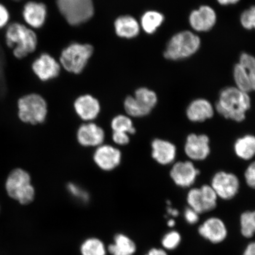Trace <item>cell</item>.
<instances>
[{"label":"cell","mask_w":255,"mask_h":255,"mask_svg":"<svg viewBox=\"0 0 255 255\" xmlns=\"http://www.w3.org/2000/svg\"><path fill=\"white\" fill-rule=\"evenodd\" d=\"M201 237L213 244H219L228 238V230L224 222L218 217H210L199 226Z\"/></svg>","instance_id":"obj_11"},{"label":"cell","mask_w":255,"mask_h":255,"mask_svg":"<svg viewBox=\"0 0 255 255\" xmlns=\"http://www.w3.org/2000/svg\"><path fill=\"white\" fill-rule=\"evenodd\" d=\"M111 127L114 132H126L131 134L135 132L132 121L128 117L124 116L115 117L112 121Z\"/></svg>","instance_id":"obj_29"},{"label":"cell","mask_w":255,"mask_h":255,"mask_svg":"<svg viewBox=\"0 0 255 255\" xmlns=\"http://www.w3.org/2000/svg\"><path fill=\"white\" fill-rule=\"evenodd\" d=\"M210 140L206 135L191 133L187 136L184 149L186 155L193 160H204L210 152Z\"/></svg>","instance_id":"obj_12"},{"label":"cell","mask_w":255,"mask_h":255,"mask_svg":"<svg viewBox=\"0 0 255 255\" xmlns=\"http://www.w3.org/2000/svg\"><path fill=\"white\" fill-rule=\"evenodd\" d=\"M32 69L41 81H47L59 75L60 68L56 60L47 53H43L32 64Z\"/></svg>","instance_id":"obj_14"},{"label":"cell","mask_w":255,"mask_h":255,"mask_svg":"<svg viewBox=\"0 0 255 255\" xmlns=\"http://www.w3.org/2000/svg\"><path fill=\"white\" fill-rule=\"evenodd\" d=\"M240 0H218L219 4L222 5L235 4Z\"/></svg>","instance_id":"obj_40"},{"label":"cell","mask_w":255,"mask_h":255,"mask_svg":"<svg viewBox=\"0 0 255 255\" xmlns=\"http://www.w3.org/2000/svg\"><path fill=\"white\" fill-rule=\"evenodd\" d=\"M189 21L194 30L197 31H209L216 23V12L209 6L203 5L199 9L191 12Z\"/></svg>","instance_id":"obj_15"},{"label":"cell","mask_w":255,"mask_h":255,"mask_svg":"<svg viewBox=\"0 0 255 255\" xmlns=\"http://www.w3.org/2000/svg\"><path fill=\"white\" fill-rule=\"evenodd\" d=\"M10 14L7 7L0 3V29L4 28L8 23Z\"/></svg>","instance_id":"obj_36"},{"label":"cell","mask_w":255,"mask_h":255,"mask_svg":"<svg viewBox=\"0 0 255 255\" xmlns=\"http://www.w3.org/2000/svg\"><path fill=\"white\" fill-rule=\"evenodd\" d=\"M218 197L212 186L204 185L190 190L187 194V201L189 207L200 215L215 209Z\"/></svg>","instance_id":"obj_9"},{"label":"cell","mask_w":255,"mask_h":255,"mask_svg":"<svg viewBox=\"0 0 255 255\" xmlns=\"http://www.w3.org/2000/svg\"><path fill=\"white\" fill-rule=\"evenodd\" d=\"M22 14L25 23L31 27L40 28L46 20V6L42 2L28 1L24 4Z\"/></svg>","instance_id":"obj_16"},{"label":"cell","mask_w":255,"mask_h":255,"mask_svg":"<svg viewBox=\"0 0 255 255\" xmlns=\"http://www.w3.org/2000/svg\"><path fill=\"white\" fill-rule=\"evenodd\" d=\"M167 225L170 228H173L175 225V221L174 219H170L167 222Z\"/></svg>","instance_id":"obj_42"},{"label":"cell","mask_w":255,"mask_h":255,"mask_svg":"<svg viewBox=\"0 0 255 255\" xmlns=\"http://www.w3.org/2000/svg\"><path fill=\"white\" fill-rule=\"evenodd\" d=\"M234 150L238 157L249 160L255 156V136L247 135L236 141Z\"/></svg>","instance_id":"obj_24"},{"label":"cell","mask_w":255,"mask_h":255,"mask_svg":"<svg viewBox=\"0 0 255 255\" xmlns=\"http://www.w3.org/2000/svg\"><path fill=\"white\" fill-rule=\"evenodd\" d=\"M115 27L118 36L128 39L136 36L139 31L138 22L134 18L128 15L117 18L115 23Z\"/></svg>","instance_id":"obj_23"},{"label":"cell","mask_w":255,"mask_h":255,"mask_svg":"<svg viewBox=\"0 0 255 255\" xmlns=\"http://www.w3.org/2000/svg\"><path fill=\"white\" fill-rule=\"evenodd\" d=\"M199 214L190 207H187L184 211V219L190 225H195L199 221Z\"/></svg>","instance_id":"obj_35"},{"label":"cell","mask_w":255,"mask_h":255,"mask_svg":"<svg viewBox=\"0 0 255 255\" xmlns=\"http://www.w3.org/2000/svg\"><path fill=\"white\" fill-rule=\"evenodd\" d=\"M145 255H168L167 251L163 248H151Z\"/></svg>","instance_id":"obj_39"},{"label":"cell","mask_w":255,"mask_h":255,"mask_svg":"<svg viewBox=\"0 0 255 255\" xmlns=\"http://www.w3.org/2000/svg\"><path fill=\"white\" fill-rule=\"evenodd\" d=\"M167 211L169 214L173 217H177L179 214L177 209H173L171 207H168Z\"/></svg>","instance_id":"obj_41"},{"label":"cell","mask_w":255,"mask_h":255,"mask_svg":"<svg viewBox=\"0 0 255 255\" xmlns=\"http://www.w3.org/2000/svg\"><path fill=\"white\" fill-rule=\"evenodd\" d=\"M164 16L157 11H148L142 16L143 29L148 34L154 33L164 21Z\"/></svg>","instance_id":"obj_26"},{"label":"cell","mask_w":255,"mask_h":255,"mask_svg":"<svg viewBox=\"0 0 255 255\" xmlns=\"http://www.w3.org/2000/svg\"><path fill=\"white\" fill-rule=\"evenodd\" d=\"M107 251L104 242L94 237L86 239L80 248L81 255H107Z\"/></svg>","instance_id":"obj_25"},{"label":"cell","mask_w":255,"mask_h":255,"mask_svg":"<svg viewBox=\"0 0 255 255\" xmlns=\"http://www.w3.org/2000/svg\"><path fill=\"white\" fill-rule=\"evenodd\" d=\"M68 189L72 195L84 202H88L89 195L87 192L74 184H69Z\"/></svg>","instance_id":"obj_33"},{"label":"cell","mask_w":255,"mask_h":255,"mask_svg":"<svg viewBox=\"0 0 255 255\" xmlns=\"http://www.w3.org/2000/svg\"><path fill=\"white\" fill-rule=\"evenodd\" d=\"M157 103V95L146 88L136 90L135 97H128L124 103L127 113L133 117H142L151 113Z\"/></svg>","instance_id":"obj_8"},{"label":"cell","mask_w":255,"mask_h":255,"mask_svg":"<svg viewBox=\"0 0 255 255\" xmlns=\"http://www.w3.org/2000/svg\"><path fill=\"white\" fill-rule=\"evenodd\" d=\"M75 109L81 119L91 121L95 119L100 114V105L91 95H84L75 101Z\"/></svg>","instance_id":"obj_21"},{"label":"cell","mask_w":255,"mask_h":255,"mask_svg":"<svg viewBox=\"0 0 255 255\" xmlns=\"http://www.w3.org/2000/svg\"><path fill=\"white\" fill-rule=\"evenodd\" d=\"M6 57L4 49L0 43V97L7 91L5 78Z\"/></svg>","instance_id":"obj_31"},{"label":"cell","mask_w":255,"mask_h":255,"mask_svg":"<svg viewBox=\"0 0 255 255\" xmlns=\"http://www.w3.org/2000/svg\"><path fill=\"white\" fill-rule=\"evenodd\" d=\"M176 146L173 143L161 139H155L152 142V156L159 164H171L176 157Z\"/></svg>","instance_id":"obj_19"},{"label":"cell","mask_w":255,"mask_h":255,"mask_svg":"<svg viewBox=\"0 0 255 255\" xmlns=\"http://www.w3.org/2000/svg\"><path fill=\"white\" fill-rule=\"evenodd\" d=\"M239 63L243 68L245 76L250 81L252 90L255 91V57L248 53H242Z\"/></svg>","instance_id":"obj_28"},{"label":"cell","mask_w":255,"mask_h":255,"mask_svg":"<svg viewBox=\"0 0 255 255\" xmlns=\"http://www.w3.org/2000/svg\"><path fill=\"white\" fill-rule=\"evenodd\" d=\"M242 255H255V241L251 242L247 245Z\"/></svg>","instance_id":"obj_38"},{"label":"cell","mask_w":255,"mask_h":255,"mask_svg":"<svg viewBox=\"0 0 255 255\" xmlns=\"http://www.w3.org/2000/svg\"><path fill=\"white\" fill-rule=\"evenodd\" d=\"M251 104L248 94L237 87H228L223 89L220 94L216 108L225 119L242 122L245 119Z\"/></svg>","instance_id":"obj_1"},{"label":"cell","mask_w":255,"mask_h":255,"mask_svg":"<svg viewBox=\"0 0 255 255\" xmlns=\"http://www.w3.org/2000/svg\"><path fill=\"white\" fill-rule=\"evenodd\" d=\"M93 51L89 44L73 43L63 51L60 62L66 71L78 74L87 65Z\"/></svg>","instance_id":"obj_7"},{"label":"cell","mask_w":255,"mask_h":255,"mask_svg":"<svg viewBox=\"0 0 255 255\" xmlns=\"http://www.w3.org/2000/svg\"><path fill=\"white\" fill-rule=\"evenodd\" d=\"M211 186L218 197L228 200L237 196L240 183L237 175L225 171H219L213 176Z\"/></svg>","instance_id":"obj_10"},{"label":"cell","mask_w":255,"mask_h":255,"mask_svg":"<svg viewBox=\"0 0 255 255\" xmlns=\"http://www.w3.org/2000/svg\"><path fill=\"white\" fill-rule=\"evenodd\" d=\"M94 158L95 163L101 169L111 171L120 164L121 154L119 149L113 146L103 145L96 150Z\"/></svg>","instance_id":"obj_17"},{"label":"cell","mask_w":255,"mask_h":255,"mask_svg":"<svg viewBox=\"0 0 255 255\" xmlns=\"http://www.w3.org/2000/svg\"><path fill=\"white\" fill-rule=\"evenodd\" d=\"M18 109V118L24 123L36 125L43 123L46 119L47 103L39 94H27L19 99Z\"/></svg>","instance_id":"obj_4"},{"label":"cell","mask_w":255,"mask_h":255,"mask_svg":"<svg viewBox=\"0 0 255 255\" xmlns=\"http://www.w3.org/2000/svg\"><path fill=\"white\" fill-rule=\"evenodd\" d=\"M5 43L17 59L25 58L36 50L38 40L35 32L24 24L12 22L5 32Z\"/></svg>","instance_id":"obj_2"},{"label":"cell","mask_w":255,"mask_h":255,"mask_svg":"<svg viewBox=\"0 0 255 255\" xmlns=\"http://www.w3.org/2000/svg\"><path fill=\"white\" fill-rule=\"evenodd\" d=\"M199 170L190 161H180L171 168L170 176L175 184L181 187H189L196 180Z\"/></svg>","instance_id":"obj_13"},{"label":"cell","mask_w":255,"mask_h":255,"mask_svg":"<svg viewBox=\"0 0 255 255\" xmlns=\"http://www.w3.org/2000/svg\"><path fill=\"white\" fill-rule=\"evenodd\" d=\"M241 233L243 237L251 239L255 234V210L242 213L240 218Z\"/></svg>","instance_id":"obj_27"},{"label":"cell","mask_w":255,"mask_h":255,"mask_svg":"<svg viewBox=\"0 0 255 255\" xmlns=\"http://www.w3.org/2000/svg\"><path fill=\"white\" fill-rule=\"evenodd\" d=\"M108 251L112 255H133L136 251L134 242L123 234L115 235L114 243L108 247Z\"/></svg>","instance_id":"obj_22"},{"label":"cell","mask_w":255,"mask_h":255,"mask_svg":"<svg viewBox=\"0 0 255 255\" xmlns=\"http://www.w3.org/2000/svg\"><path fill=\"white\" fill-rule=\"evenodd\" d=\"M200 38L189 31L180 32L171 38L164 52L165 58L177 60L187 58L199 50Z\"/></svg>","instance_id":"obj_5"},{"label":"cell","mask_w":255,"mask_h":255,"mask_svg":"<svg viewBox=\"0 0 255 255\" xmlns=\"http://www.w3.org/2000/svg\"><path fill=\"white\" fill-rule=\"evenodd\" d=\"M5 189L11 198L22 205H28L34 200L35 191L31 184L30 175L23 169L16 168L9 173Z\"/></svg>","instance_id":"obj_3"},{"label":"cell","mask_w":255,"mask_h":255,"mask_svg":"<svg viewBox=\"0 0 255 255\" xmlns=\"http://www.w3.org/2000/svg\"><path fill=\"white\" fill-rule=\"evenodd\" d=\"M181 236L177 231H169L161 239V245L165 251H174L180 246Z\"/></svg>","instance_id":"obj_30"},{"label":"cell","mask_w":255,"mask_h":255,"mask_svg":"<svg viewBox=\"0 0 255 255\" xmlns=\"http://www.w3.org/2000/svg\"><path fill=\"white\" fill-rule=\"evenodd\" d=\"M12 1H13L14 2H21V1H23V0H12Z\"/></svg>","instance_id":"obj_43"},{"label":"cell","mask_w":255,"mask_h":255,"mask_svg":"<svg viewBox=\"0 0 255 255\" xmlns=\"http://www.w3.org/2000/svg\"><path fill=\"white\" fill-rule=\"evenodd\" d=\"M59 11L72 25L87 21L94 13L92 0H57Z\"/></svg>","instance_id":"obj_6"},{"label":"cell","mask_w":255,"mask_h":255,"mask_svg":"<svg viewBox=\"0 0 255 255\" xmlns=\"http://www.w3.org/2000/svg\"><path fill=\"white\" fill-rule=\"evenodd\" d=\"M186 115L188 119L192 122H204L211 119L214 115V110L208 101L205 99H197L189 105Z\"/></svg>","instance_id":"obj_20"},{"label":"cell","mask_w":255,"mask_h":255,"mask_svg":"<svg viewBox=\"0 0 255 255\" xmlns=\"http://www.w3.org/2000/svg\"><path fill=\"white\" fill-rule=\"evenodd\" d=\"M113 138L114 141L119 145H126L129 141V136L126 132H114Z\"/></svg>","instance_id":"obj_37"},{"label":"cell","mask_w":255,"mask_h":255,"mask_svg":"<svg viewBox=\"0 0 255 255\" xmlns=\"http://www.w3.org/2000/svg\"><path fill=\"white\" fill-rule=\"evenodd\" d=\"M77 138L79 142L83 146H99L104 141L105 132L101 127L96 124L89 123L80 127Z\"/></svg>","instance_id":"obj_18"},{"label":"cell","mask_w":255,"mask_h":255,"mask_svg":"<svg viewBox=\"0 0 255 255\" xmlns=\"http://www.w3.org/2000/svg\"><path fill=\"white\" fill-rule=\"evenodd\" d=\"M245 178L248 186L255 189V161L249 165L245 171Z\"/></svg>","instance_id":"obj_34"},{"label":"cell","mask_w":255,"mask_h":255,"mask_svg":"<svg viewBox=\"0 0 255 255\" xmlns=\"http://www.w3.org/2000/svg\"><path fill=\"white\" fill-rule=\"evenodd\" d=\"M241 22L245 28L255 29V6L247 9L242 14Z\"/></svg>","instance_id":"obj_32"}]
</instances>
